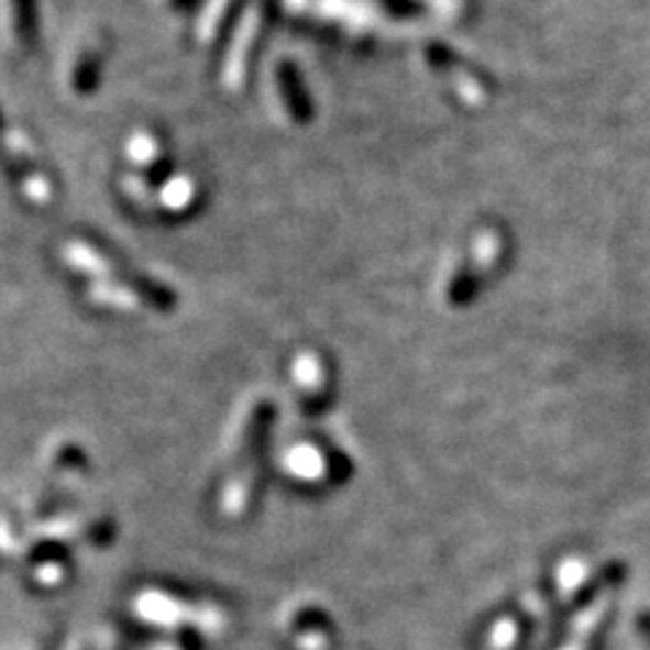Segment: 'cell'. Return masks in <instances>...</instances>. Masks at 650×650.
I'll list each match as a JSON object with an SVG mask.
<instances>
[{"label": "cell", "mask_w": 650, "mask_h": 650, "mask_svg": "<svg viewBox=\"0 0 650 650\" xmlns=\"http://www.w3.org/2000/svg\"><path fill=\"white\" fill-rule=\"evenodd\" d=\"M109 60V36L103 31H85L63 57V87L74 98H90L101 85Z\"/></svg>", "instance_id": "1"}, {"label": "cell", "mask_w": 650, "mask_h": 650, "mask_svg": "<svg viewBox=\"0 0 650 650\" xmlns=\"http://www.w3.org/2000/svg\"><path fill=\"white\" fill-rule=\"evenodd\" d=\"M0 36L14 55H31L38 44L36 0H0Z\"/></svg>", "instance_id": "2"}]
</instances>
